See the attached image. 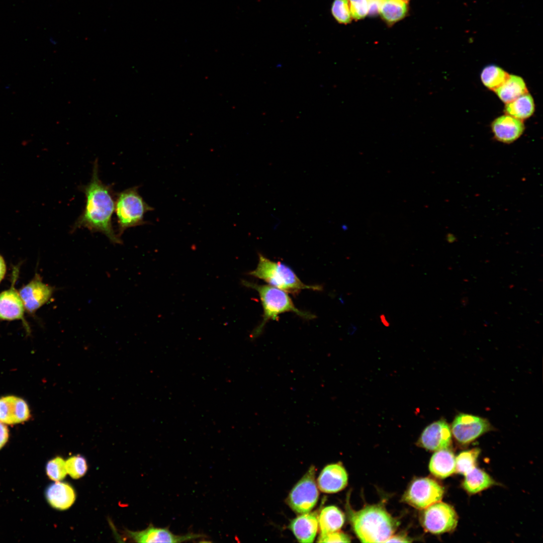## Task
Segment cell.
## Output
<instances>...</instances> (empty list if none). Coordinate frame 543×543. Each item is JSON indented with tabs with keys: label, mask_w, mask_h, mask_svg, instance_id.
<instances>
[{
	"label": "cell",
	"mask_w": 543,
	"mask_h": 543,
	"mask_svg": "<svg viewBox=\"0 0 543 543\" xmlns=\"http://www.w3.org/2000/svg\"><path fill=\"white\" fill-rule=\"evenodd\" d=\"M80 190L85 196V206L73 224L72 231L84 227L92 232L104 234L114 243H121L122 240L116 234L112 223L115 210V194L112 185H106L100 180L97 160L94 163L90 182L81 186Z\"/></svg>",
	"instance_id": "cell-1"
},
{
	"label": "cell",
	"mask_w": 543,
	"mask_h": 543,
	"mask_svg": "<svg viewBox=\"0 0 543 543\" xmlns=\"http://www.w3.org/2000/svg\"><path fill=\"white\" fill-rule=\"evenodd\" d=\"M347 508L350 524L361 542H386L398 525L381 505L367 506L357 511Z\"/></svg>",
	"instance_id": "cell-2"
},
{
	"label": "cell",
	"mask_w": 543,
	"mask_h": 543,
	"mask_svg": "<svg viewBox=\"0 0 543 543\" xmlns=\"http://www.w3.org/2000/svg\"><path fill=\"white\" fill-rule=\"evenodd\" d=\"M245 287L256 290L259 296L263 309L262 320L251 332L249 338L254 340L262 333L266 323L270 320H277L281 314L292 312L306 319H312L315 316L301 311L294 304L287 292L270 285H259L246 280H242Z\"/></svg>",
	"instance_id": "cell-3"
},
{
	"label": "cell",
	"mask_w": 543,
	"mask_h": 543,
	"mask_svg": "<svg viewBox=\"0 0 543 543\" xmlns=\"http://www.w3.org/2000/svg\"><path fill=\"white\" fill-rule=\"evenodd\" d=\"M248 275L263 280L273 287L292 294H298L302 290L321 291L320 285H309L303 283L289 266L280 261H275L258 254L256 267Z\"/></svg>",
	"instance_id": "cell-4"
},
{
	"label": "cell",
	"mask_w": 543,
	"mask_h": 543,
	"mask_svg": "<svg viewBox=\"0 0 543 543\" xmlns=\"http://www.w3.org/2000/svg\"><path fill=\"white\" fill-rule=\"evenodd\" d=\"M135 186L116 194L115 210L118 226V236L127 229L145 224L144 215L153 208L149 206Z\"/></svg>",
	"instance_id": "cell-5"
},
{
	"label": "cell",
	"mask_w": 543,
	"mask_h": 543,
	"mask_svg": "<svg viewBox=\"0 0 543 543\" xmlns=\"http://www.w3.org/2000/svg\"><path fill=\"white\" fill-rule=\"evenodd\" d=\"M316 469L311 466L304 476L294 486L287 502L296 513L310 512L316 505L319 492L315 481Z\"/></svg>",
	"instance_id": "cell-6"
},
{
	"label": "cell",
	"mask_w": 543,
	"mask_h": 543,
	"mask_svg": "<svg viewBox=\"0 0 543 543\" xmlns=\"http://www.w3.org/2000/svg\"><path fill=\"white\" fill-rule=\"evenodd\" d=\"M422 510L420 520L426 531L437 534L451 532L456 527L458 517L450 505L439 501Z\"/></svg>",
	"instance_id": "cell-7"
},
{
	"label": "cell",
	"mask_w": 543,
	"mask_h": 543,
	"mask_svg": "<svg viewBox=\"0 0 543 543\" xmlns=\"http://www.w3.org/2000/svg\"><path fill=\"white\" fill-rule=\"evenodd\" d=\"M443 487L429 478L414 479L402 497V501L411 506L423 509L440 501L443 495Z\"/></svg>",
	"instance_id": "cell-8"
},
{
	"label": "cell",
	"mask_w": 543,
	"mask_h": 543,
	"mask_svg": "<svg viewBox=\"0 0 543 543\" xmlns=\"http://www.w3.org/2000/svg\"><path fill=\"white\" fill-rule=\"evenodd\" d=\"M492 428L487 419L464 413L458 414L450 426L452 435L462 444L473 441Z\"/></svg>",
	"instance_id": "cell-9"
},
{
	"label": "cell",
	"mask_w": 543,
	"mask_h": 543,
	"mask_svg": "<svg viewBox=\"0 0 543 543\" xmlns=\"http://www.w3.org/2000/svg\"><path fill=\"white\" fill-rule=\"evenodd\" d=\"M55 288L44 283L40 276L36 273L27 284L19 291L25 311L31 315L51 298Z\"/></svg>",
	"instance_id": "cell-10"
},
{
	"label": "cell",
	"mask_w": 543,
	"mask_h": 543,
	"mask_svg": "<svg viewBox=\"0 0 543 543\" xmlns=\"http://www.w3.org/2000/svg\"><path fill=\"white\" fill-rule=\"evenodd\" d=\"M19 269L17 267L14 269L10 288L0 293V320H21L26 330L29 332L30 328L25 318L24 304L19 291L15 288Z\"/></svg>",
	"instance_id": "cell-11"
},
{
	"label": "cell",
	"mask_w": 543,
	"mask_h": 543,
	"mask_svg": "<svg viewBox=\"0 0 543 543\" xmlns=\"http://www.w3.org/2000/svg\"><path fill=\"white\" fill-rule=\"evenodd\" d=\"M451 437L450 425L444 419L441 418L423 429L417 443L427 450L437 451L448 448L451 444Z\"/></svg>",
	"instance_id": "cell-12"
},
{
	"label": "cell",
	"mask_w": 543,
	"mask_h": 543,
	"mask_svg": "<svg viewBox=\"0 0 543 543\" xmlns=\"http://www.w3.org/2000/svg\"><path fill=\"white\" fill-rule=\"evenodd\" d=\"M128 536L137 542H183L204 538L205 535L200 533L189 532L178 535L172 533L168 527L159 528L152 525L147 528L138 531H127Z\"/></svg>",
	"instance_id": "cell-13"
},
{
	"label": "cell",
	"mask_w": 543,
	"mask_h": 543,
	"mask_svg": "<svg viewBox=\"0 0 543 543\" xmlns=\"http://www.w3.org/2000/svg\"><path fill=\"white\" fill-rule=\"evenodd\" d=\"M30 416L27 403L15 396H7L0 398V422L14 424L27 421Z\"/></svg>",
	"instance_id": "cell-14"
},
{
	"label": "cell",
	"mask_w": 543,
	"mask_h": 543,
	"mask_svg": "<svg viewBox=\"0 0 543 543\" xmlns=\"http://www.w3.org/2000/svg\"><path fill=\"white\" fill-rule=\"evenodd\" d=\"M491 128L496 140L509 144L522 135L524 125L522 120L506 114L495 119L492 123Z\"/></svg>",
	"instance_id": "cell-15"
},
{
	"label": "cell",
	"mask_w": 543,
	"mask_h": 543,
	"mask_svg": "<svg viewBox=\"0 0 543 543\" xmlns=\"http://www.w3.org/2000/svg\"><path fill=\"white\" fill-rule=\"evenodd\" d=\"M348 476L344 467L339 464L325 467L319 474L317 485L323 492L333 493L343 490L347 485Z\"/></svg>",
	"instance_id": "cell-16"
},
{
	"label": "cell",
	"mask_w": 543,
	"mask_h": 543,
	"mask_svg": "<svg viewBox=\"0 0 543 543\" xmlns=\"http://www.w3.org/2000/svg\"><path fill=\"white\" fill-rule=\"evenodd\" d=\"M289 527L299 542H313L318 528V515L316 512L302 514L292 520Z\"/></svg>",
	"instance_id": "cell-17"
},
{
	"label": "cell",
	"mask_w": 543,
	"mask_h": 543,
	"mask_svg": "<svg viewBox=\"0 0 543 543\" xmlns=\"http://www.w3.org/2000/svg\"><path fill=\"white\" fill-rule=\"evenodd\" d=\"M45 496L49 504L53 508L60 510L68 509L76 499L73 488L69 483L59 481L48 487Z\"/></svg>",
	"instance_id": "cell-18"
},
{
	"label": "cell",
	"mask_w": 543,
	"mask_h": 543,
	"mask_svg": "<svg viewBox=\"0 0 543 543\" xmlns=\"http://www.w3.org/2000/svg\"><path fill=\"white\" fill-rule=\"evenodd\" d=\"M429 469L435 477L444 479L456 472V458L448 448L436 451L432 456Z\"/></svg>",
	"instance_id": "cell-19"
},
{
	"label": "cell",
	"mask_w": 543,
	"mask_h": 543,
	"mask_svg": "<svg viewBox=\"0 0 543 543\" xmlns=\"http://www.w3.org/2000/svg\"><path fill=\"white\" fill-rule=\"evenodd\" d=\"M408 11L405 0H379L378 13L382 19L391 26L404 18Z\"/></svg>",
	"instance_id": "cell-20"
},
{
	"label": "cell",
	"mask_w": 543,
	"mask_h": 543,
	"mask_svg": "<svg viewBox=\"0 0 543 543\" xmlns=\"http://www.w3.org/2000/svg\"><path fill=\"white\" fill-rule=\"evenodd\" d=\"M343 512L335 506L323 508L318 516L320 534L339 531L344 522Z\"/></svg>",
	"instance_id": "cell-21"
},
{
	"label": "cell",
	"mask_w": 543,
	"mask_h": 543,
	"mask_svg": "<svg viewBox=\"0 0 543 543\" xmlns=\"http://www.w3.org/2000/svg\"><path fill=\"white\" fill-rule=\"evenodd\" d=\"M499 99L505 104L528 93L526 84L522 77L510 75L508 79L494 91Z\"/></svg>",
	"instance_id": "cell-22"
},
{
	"label": "cell",
	"mask_w": 543,
	"mask_h": 543,
	"mask_svg": "<svg viewBox=\"0 0 543 543\" xmlns=\"http://www.w3.org/2000/svg\"><path fill=\"white\" fill-rule=\"evenodd\" d=\"M465 476L463 487L470 494H476L495 484V481L488 474L477 467Z\"/></svg>",
	"instance_id": "cell-23"
},
{
	"label": "cell",
	"mask_w": 543,
	"mask_h": 543,
	"mask_svg": "<svg viewBox=\"0 0 543 543\" xmlns=\"http://www.w3.org/2000/svg\"><path fill=\"white\" fill-rule=\"evenodd\" d=\"M507 115L522 120L530 117L534 111V103L531 96L526 93L506 104L504 110Z\"/></svg>",
	"instance_id": "cell-24"
},
{
	"label": "cell",
	"mask_w": 543,
	"mask_h": 543,
	"mask_svg": "<svg viewBox=\"0 0 543 543\" xmlns=\"http://www.w3.org/2000/svg\"><path fill=\"white\" fill-rule=\"evenodd\" d=\"M510 74L501 67L489 65L485 67L481 74L483 84L488 88L495 91L508 79Z\"/></svg>",
	"instance_id": "cell-25"
},
{
	"label": "cell",
	"mask_w": 543,
	"mask_h": 543,
	"mask_svg": "<svg viewBox=\"0 0 543 543\" xmlns=\"http://www.w3.org/2000/svg\"><path fill=\"white\" fill-rule=\"evenodd\" d=\"M480 452L479 448H474L460 453L456 458V471L465 476L473 470Z\"/></svg>",
	"instance_id": "cell-26"
},
{
	"label": "cell",
	"mask_w": 543,
	"mask_h": 543,
	"mask_svg": "<svg viewBox=\"0 0 543 543\" xmlns=\"http://www.w3.org/2000/svg\"><path fill=\"white\" fill-rule=\"evenodd\" d=\"M331 13L334 19L341 24H349L352 20L348 0H334Z\"/></svg>",
	"instance_id": "cell-27"
},
{
	"label": "cell",
	"mask_w": 543,
	"mask_h": 543,
	"mask_svg": "<svg viewBox=\"0 0 543 543\" xmlns=\"http://www.w3.org/2000/svg\"><path fill=\"white\" fill-rule=\"evenodd\" d=\"M67 473L73 479H77L83 476L87 470L85 459L81 455L73 456L65 461Z\"/></svg>",
	"instance_id": "cell-28"
},
{
	"label": "cell",
	"mask_w": 543,
	"mask_h": 543,
	"mask_svg": "<svg viewBox=\"0 0 543 543\" xmlns=\"http://www.w3.org/2000/svg\"><path fill=\"white\" fill-rule=\"evenodd\" d=\"M46 471L49 478L52 481L62 480L67 474L65 461L60 457L53 458L47 463Z\"/></svg>",
	"instance_id": "cell-29"
},
{
	"label": "cell",
	"mask_w": 543,
	"mask_h": 543,
	"mask_svg": "<svg viewBox=\"0 0 543 543\" xmlns=\"http://www.w3.org/2000/svg\"><path fill=\"white\" fill-rule=\"evenodd\" d=\"M352 19L365 18L369 13L370 2L368 0H348Z\"/></svg>",
	"instance_id": "cell-30"
},
{
	"label": "cell",
	"mask_w": 543,
	"mask_h": 543,
	"mask_svg": "<svg viewBox=\"0 0 543 543\" xmlns=\"http://www.w3.org/2000/svg\"><path fill=\"white\" fill-rule=\"evenodd\" d=\"M350 541L349 536L339 531L320 534L317 540L319 542H349Z\"/></svg>",
	"instance_id": "cell-31"
},
{
	"label": "cell",
	"mask_w": 543,
	"mask_h": 543,
	"mask_svg": "<svg viewBox=\"0 0 543 543\" xmlns=\"http://www.w3.org/2000/svg\"><path fill=\"white\" fill-rule=\"evenodd\" d=\"M9 438L7 426L0 422V449L5 445Z\"/></svg>",
	"instance_id": "cell-32"
},
{
	"label": "cell",
	"mask_w": 543,
	"mask_h": 543,
	"mask_svg": "<svg viewBox=\"0 0 543 543\" xmlns=\"http://www.w3.org/2000/svg\"><path fill=\"white\" fill-rule=\"evenodd\" d=\"M411 539L405 535H392L386 542H411Z\"/></svg>",
	"instance_id": "cell-33"
},
{
	"label": "cell",
	"mask_w": 543,
	"mask_h": 543,
	"mask_svg": "<svg viewBox=\"0 0 543 543\" xmlns=\"http://www.w3.org/2000/svg\"><path fill=\"white\" fill-rule=\"evenodd\" d=\"M6 273V264L3 256L0 255V283L4 279Z\"/></svg>",
	"instance_id": "cell-34"
},
{
	"label": "cell",
	"mask_w": 543,
	"mask_h": 543,
	"mask_svg": "<svg viewBox=\"0 0 543 543\" xmlns=\"http://www.w3.org/2000/svg\"><path fill=\"white\" fill-rule=\"evenodd\" d=\"M380 318L381 321L385 326L388 327L390 325V323L387 321L385 315L381 314L380 316Z\"/></svg>",
	"instance_id": "cell-35"
},
{
	"label": "cell",
	"mask_w": 543,
	"mask_h": 543,
	"mask_svg": "<svg viewBox=\"0 0 543 543\" xmlns=\"http://www.w3.org/2000/svg\"><path fill=\"white\" fill-rule=\"evenodd\" d=\"M356 327L354 325H351L350 328H349V331L350 333H353V332H354L356 331Z\"/></svg>",
	"instance_id": "cell-36"
},
{
	"label": "cell",
	"mask_w": 543,
	"mask_h": 543,
	"mask_svg": "<svg viewBox=\"0 0 543 543\" xmlns=\"http://www.w3.org/2000/svg\"><path fill=\"white\" fill-rule=\"evenodd\" d=\"M370 2L378 1L379 0H368Z\"/></svg>",
	"instance_id": "cell-37"
},
{
	"label": "cell",
	"mask_w": 543,
	"mask_h": 543,
	"mask_svg": "<svg viewBox=\"0 0 543 543\" xmlns=\"http://www.w3.org/2000/svg\"><path fill=\"white\" fill-rule=\"evenodd\" d=\"M405 1H406V2H408L409 0H405Z\"/></svg>",
	"instance_id": "cell-38"
}]
</instances>
